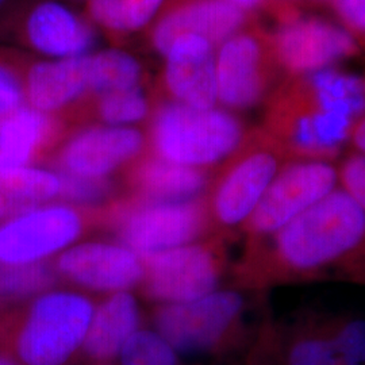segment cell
Returning a JSON list of instances; mask_svg holds the SVG:
<instances>
[{
	"label": "cell",
	"mask_w": 365,
	"mask_h": 365,
	"mask_svg": "<svg viewBox=\"0 0 365 365\" xmlns=\"http://www.w3.org/2000/svg\"><path fill=\"white\" fill-rule=\"evenodd\" d=\"M233 279L247 292L324 282L365 288L364 207L339 187L277 233L244 245Z\"/></svg>",
	"instance_id": "cell-1"
},
{
	"label": "cell",
	"mask_w": 365,
	"mask_h": 365,
	"mask_svg": "<svg viewBox=\"0 0 365 365\" xmlns=\"http://www.w3.org/2000/svg\"><path fill=\"white\" fill-rule=\"evenodd\" d=\"M364 114L365 78L327 68L276 87L261 128L297 158L337 160Z\"/></svg>",
	"instance_id": "cell-2"
},
{
	"label": "cell",
	"mask_w": 365,
	"mask_h": 365,
	"mask_svg": "<svg viewBox=\"0 0 365 365\" xmlns=\"http://www.w3.org/2000/svg\"><path fill=\"white\" fill-rule=\"evenodd\" d=\"M292 160L298 158L271 133L249 130L235 153L211 172L203 195L211 235L230 241L240 235L277 173Z\"/></svg>",
	"instance_id": "cell-3"
},
{
	"label": "cell",
	"mask_w": 365,
	"mask_h": 365,
	"mask_svg": "<svg viewBox=\"0 0 365 365\" xmlns=\"http://www.w3.org/2000/svg\"><path fill=\"white\" fill-rule=\"evenodd\" d=\"M248 131L235 113L220 106L196 108L164 101L153 111L148 145L164 160L214 170L235 153Z\"/></svg>",
	"instance_id": "cell-4"
},
{
	"label": "cell",
	"mask_w": 365,
	"mask_h": 365,
	"mask_svg": "<svg viewBox=\"0 0 365 365\" xmlns=\"http://www.w3.org/2000/svg\"><path fill=\"white\" fill-rule=\"evenodd\" d=\"M138 256L179 248L211 235L203 195L182 202H152L120 195L102 209V225Z\"/></svg>",
	"instance_id": "cell-5"
},
{
	"label": "cell",
	"mask_w": 365,
	"mask_h": 365,
	"mask_svg": "<svg viewBox=\"0 0 365 365\" xmlns=\"http://www.w3.org/2000/svg\"><path fill=\"white\" fill-rule=\"evenodd\" d=\"M90 298L71 291L39 295L27 309L14 339L22 365H64L83 348L92 315Z\"/></svg>",
	"instance_id": "cell-6"
},
{
	"label": "cell",
	"mask_w": 365,
	"mask_h": 365,
	"mask_svg": "<svg viewBox=\"0 0 365 365\" xmlns=\"http://www.w3.org/2000/svg\"><path fill=\"white\" fill-rule=\"evenodd\" d=\"M242 289L220 288L199 299L157 307V333L176 353L221 352L238 339L244 329L247 299Z\"/></svg>",
	"instance_id": "cell-7"
},
{
	"label": "cell",
	"mask_w": 365,
	"mask_h": 365,
	"mask_svg": "<svg viewBox=\"0 0 365 365\" xmlns=\"http://www.w3.org/2000/svg\"><path fill=\"white\" fill-rule=\"evenodd\" d=\"M227 242L209 235L179 248L140 256L145 297L170 304L199 299L220 289L227 274Z\"/></svg>",
	"instance_id": "cell-8"
},
{
	"label": "cell",
	"mask_w": 365,
	"mask_h": 365,
	"mask_svg": "<svg viewBox=\"0 0 365 365\" xmlns=\"http://www.w3.org/2000/svg\"><path fill=\"white\" fill-rule=\"evenodd\" d=\"M339 187L337 160L298 158L277 173L257 206L242 225L245 245L282 230Z\"/></svg>",
	"instance_id": "cell-9"
},
{
	"label": "cell",
	"mask_w": 365,
	"mask_h": 365,
	"mask_svg": "<svg viewBox=\"0 0 365 365\" xmlns=\"http://www.w3.org/2000/svg\"><path fill=\"white\" fill-rule=\"evenodd\" d=\"M93 226L101 227L99 209L52 205L13 215L0 225V265L42 262Z\"/></svg>",
	"instance_id": "cell-10"
},
{
	"label": "cell",
	"mask_w": 365,
	"mask_h": 365,
	"mask_svg": "<svg viewBox=\"0 0 365 365\" xmlns=\"http://www.w3.org/2000/svg\"><path fill=\"white\" fill-rule=\"evenodd\" d=\"M276 69L269 36L249 25L244 27L215 52L218 106L235 113L267 103L274 91Z\"/></svg>",
	"instance_id": "cell-11"
},
{
	"label": "cell",
	"mask_w": 365,
	"mask_h": 365,
	"mask_svg": "<svg viewBox=\"0 0 365 365\" xmlns=\"http://www.w3.org/2000/svg\"><path fill=\"white\" fill-rule=\"evenodd\" d=\"M0 33L51 60L91 53L96 43L92 24L58 0H26L0 19Z\"/></svg>",
	"instance_id": "cell-12"
},
{
	"label": "cell",
	"mask_w": 365,
	"mask_h": 365,
	"mask_svg": "<svg viewBox=\"0 0 365 365\" xmlns=\"http://www.w3.org/2000/svg\"><path fill=\"white\" fill-rule=\"evenodd\" d=\"M148 137L135 128L90 125L68 134L49 161L56 172L107 179L143 156Z\"/></svg>",
	"instance_id": "cell-13"
},
{
	"label": "cell",
	"mask_w": 365,
	"mask_h": 365,
	"mask_svg": "<svg viewBox=\"0 0 365 365\" xmlns=\"http://www.w3.org/2000/svg\"><path fill=\"white\" fill-rule=\"evenodd\" d=\"M269 39L279 69L297 78L333 68L359 53L357 41L346 27L317 16L289 18Z\"/></svg>",
	"instance_id": "cell-14"
},
{
	"label": "cell",
	"mask_w": 365,
	"mask_h": 365,
	"mask_svg": "<svg viewBox=\"0 0 365 365\" xmlns=\"http://www.w3.org/2000/svg\"><path fill=\"white\" fill-rule=\"evenodd\" d=\"M249 365L359 364L329 337L318 310H303L287 321H264Z\"/></svg>",
	"instance_id": "cell-15"
},
{
	"label": "cell",
	"mask_w": 365,
	"mask_h": 365,
	"mask_svg": "<svg viewBox=\"0 0 365 365\" xmlns=\"http://www.w3.org/2000/svg\"><path fill=\"white\" fill-rule=\"evenodd\" d=\"M21 75L26 105L66 120L91 96L90 53L61 60L21 54Z\"/></svg>",
	"instance_id": "cell-16"
},
{
	"label": "cell",
	"mask_w": 365,
	"mask_h": 365,
	"mask_svg": "<svg viewBox=\"0 0 365 365\" xmlns=\"http://www.w3.org/2000/svg\"><path fill=\"white\" fill-rule=\"evenodd\" d=\"M57 276L98 292L128 291L143 282V259L125 245L91 241L66 249L53 264Z\"/></svg>",
	"instance_id": "cell-17"
},
{
	"label": "cell",
	"mask_w": 365,
	"mask_h": 365,
	"mask_svg": "<svg viewBox=\"0 0 365 365\" xmlns=\"http://www.w3.org/2000/svg\"><path fill=\"white\" fill-rule=\"evenodd\" d=\"M249 25V13L229 0H172L149 29V45L164 57L172 42L192 34L215 48Z\"/></svg>",
	"instance_id": "cell-18"
},
{
	"label": "cell",
	"mask_w": 365,
	"mask_h": 365,
	"mask_svg": "<svg viewBox=\"0 0 365 365\" xmlns=\"http://www.w3.org/2000/svg\"><path fill=\"white\" fill-rule=\"evenodd\" d=\"M215 52L217 48L199 36L175 39L164 56L161 78L167 101L196 108L217 107Z\"/></svg>",
	"instance_id": "cell-19"
},
{
	"label": "cell",
	"mask_w": 365,
	"mask_h": 365,
	"mask_svg": "<svg viewBox=\"0 0 365 365\" xmlns=\"http://www.w3.org/2000/svg\"><path fill=\"white\" fill-rule=\"evenodd\" d=\"M69 130L66 119L30 106L0 117V168L30 167L51 158Z\"/></svg>",
	"instance_id": "cell-20"
},
{
	"label": "cell",
	"mask_w": 365,
	"mask_h": 365,
	"mask_svg": "<svg viewBox=\"0 0 365 365\" xmlns=\"http://www.w3.org/2000/svg\"><path fill=\"white\" fill-rule=\"evenodd\" d=\"M212 170L185 167L146 150L123 170L125 195L152 202H182L205 195Z\"/></svg>",
	"instance_id": "cell-21"
},
{
	"label": "cell",
	"mask_w": 365,
	"mask_h": 365,
	"mask_svg": "<svg viewBox=\"0 0 365 365\" xmlns=\"http://www.w3.org/2000/svg\"><path fill=\"white\" fill-rule=\"evenodd\" d=\"M140 322L141 314L135 298L126 291L114 292L95 307L81 349L92 360H111L138 331Z\"/></svg>",
	"instance_id": "cell-22"
},
{
	"label": "cell",
	"mask_w": 365,
	"mask_h": 365,
	"mask_svg": "<svg viewBox=\"0 0 365 365\" xmlns=\"http://www.w3.org/2000/svg\"><path fill=\"white\" fill-rule=\"evenodd\" d=\"M57 172L36 167L0 168V218L38 207L60 195Z\"/></svg>",
	"instance_id": "cell-23"
},
{
	"label": "cell",
	"mask_w": 365,
	"mask_h": 365,
	"mask_svg": "<svg viewBox=\"0 0 365 365\" xmlns=\"http://www.w3.org/2000/svg\"><path fill=\"white\" fill-rule=\"evenodd\" d=\"M156 105L144 86L103 92L84 101L73 111L68 122H81L91 118L106 126L131 128V125L152 118Z\"/></svg>",
	"instance_id": "cell-24"
},
{
	"label": "cell",
	"mask_w": 365,
	"mask_h": 365,
	"mask_svg": "<svg viewBox=\"0 0 365 365\" xmlns=\"http://www.w3.org/2000/svg\"><path fill=\"white\" fill-rule=\"evenodd\" d=\"M172 0H87L92 25L111 37H128L150 29Z\"/></svg>",
	"instance_id": "cell-25"
},
{
	"label": "cell",
	"mask_w": 365,
	"mask_h": 365,
	"mask_svg": "<svg viewBox=\"0 0 365 365\" xmlns=\"http://www.w3.org/2000/svg\"><path fill=\"white\" fill-rule=\"evenodd\" d=\"M91 96L144 86V66L131 53L111 48L90 53ZM90 96V98H91Z\"/></svg>",
	"instance_id": "cell-26"
},
{
	"label": "cell",
	"mask_w": 365,
	"mask_h": 365,
	"mask_svg": "<svg viewBox=\"0 0 365 365\" xmlns=\"http://www.w3.org/2000/svg\"><path fill=\"white\" fill-rule=\"evenodd\" d=\"M57 274L45 262L26 265H0V295L4 298H25L52 287Z\"/></svg>",
	"instance_id": "cell-27"
},
{
	"label": "cell",
	"mask_w": 365,
	"mask_h": 365,
	"mask_svg": "<svg viewBox=\"0 0 365 365\" xmlns=\"http://www.w3.org/2000/svg\"><path fill=\"white\" fill-rule=\"evenodd\" d=\"M329 337L356 364L365 365V318L348 312H318Z\"/></svg>",
	"instance_id": "cell-28"
},
{
	"label": "cell",
	"mask_w": 365,
	"mask_h": 365,
	"mask_svg": "<svg viewBox=\"0 0 365 365\" xmlns=\"http://www.w3.org/2000/svg\"><path fill=\"white\" fill-rule=\"evenodd\" d=\"M56 172V170H54ZM61 180L58 197L83 209H105L123 192H118L117 185L110 178L91 179L78 178L57 172Z\"/></svg>",
	"instance_id": "cell-29"
},
{
	"label": "cell",
	"mask_w": 365,
	"mask_h": 365,
	"mask_svg": "<svg viewBox=\"0 0 365 365\" xmlns=\"http://www.w3.org/2000/svg\"><path fill=\"white\" fill-rule=\"evenodd\" d=\"M122 365H179L176 351L157 331L138 330L119 353Z\"/></svg>",
	"instance_id": "cell-30"
},
{
	"label": "cell",
	"mask_w": 365,
	"mask_h": 365,
	"mask_svg": "<svg viewBox=\"0 0 365 365\" xmlns=\"http://www.w3.org/2000/svg\"><path fill=\"white\" fill-rule=\"evenodd\" d=\"M24 105L21 54L0 49V117Z\"/></svg>",
	"instance_id": "cell-31"
},
{
	"label": "cell",
	"mask_w": 365,
	"mask_h": 365,
	"mask_svg": "<svg viewBox=\"0 0 365 365\" xmlns=\"http://www.w3.org/2000/svg\"><path fill=\"white\" fill-rule=\"evenodd\" d=\"M339 187L365 209V157L349 153L339 161Z\"/></svg>",
	"instance_id": "cell-32"
},
{
	"label": "cell",
	"mask_w": 365,
	"mask_h": 365,
	"mask_svg": "<svg viewBox=\"0 0 365 365\" xmlns=\"http://www.w3.org/2000/svg\"><path fill=\"white\" fill-rule=\"evenodd\" d=\"M330 4L352 34L365 37V0H330Z\"/></svg>",
	"instance_id": "cell-33"
},
{
	"label": "cell",
	"mask_w": 365,
	"mask_h": 365,
	"mask_svg": "<svg viewBox=\"0 0 365 365\" xmlns=\"http://www.w3.org/2000/svg\"><path fill=\"white\" fill-rule=\"evenodd\" d=\"M348 145L352 148L353 153L365 157V114L353 123Z\"/></svg>",
	"instance_id": "cell-34"
},
{
	"label": "cell",
	"mask_w": 365,
	"mask_h": 365,
	"mask_svg": "<svg viewBox=\"0 0 365 365\" xmlns=\"http://www.w3.org/2000/svg\"><path fill=\"white\" fill-rule=\"evenodd\" d=\"M229 1H232L233 4L238 6L244 11L250 13V11H255V10L262 7L268 0H229Z\"/></svg>",
	"instance_id": "cell-35"
},
{
	"label": "cell",
	"mask_w": 365,
	"mask_h": 365,
	"mask_svg": "<svg viewBox=\"0 0 365 365\" xmlns=\"http://www.w3.org/2000/svg\"><path fill=\"white\" fill-rule=\"evenodd\" d=\"M0 365H19L16 361H14L11 357L0 353Z\"/></svg>",
	"instance_id": "cell-36"
},
{
	"label": "cell",
	"mask_w": 365,
	"mask_h": 365,
	"mask_svg": "<svg viewBox=\"0 0 365 365\" xmlns=\"http://www.w3.org/2000/svg\"><path fill=\"white\" fill-rule=\"evenodd\" d=\"M7 1L9 0H0V19H1V16H3V14L4 13V9H6V6H7Z\"/></svg>",
	"instance_id": "cell-37"
},
{
	"label": "cell",
	"mask_w": 365,
	"mask_h": 365,
	"mask_svg": "<svg viewBox=\"0 0 365 365\" xmlns=\"http://www.w3.org/2000/svg\"><path fill=\"white\" fill-rule=\"evenodd\" d=\"M307 1H325V0H307Z\"/></svg>",
	"instance_id": "cell-38"
}]
</instances>
